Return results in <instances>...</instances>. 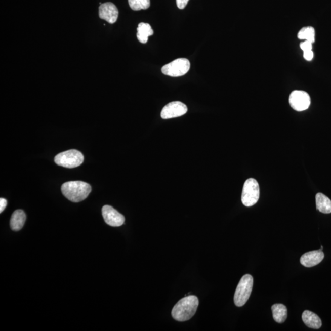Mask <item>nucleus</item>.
Wrapping results in <instances>:
<instances>
[{
    "label": "nucleus",
    "instance_id": "nucleus-1",
    "mask_svg": "<svg viewBox=\"0 0 331 331\" xmlns=\"http://www.w3.org/2000/svg\"><path fill=\"white\" fill-rule=\"evenodd\" d=\"M199 306V300L196 296H188L182 298L173 307L172 316L175 320H189L195 314Z\"/></svg>",
    "mask_w": 331,
    "mask_h": 331
},
{
    "label": "nucleus",
    "instance_id": "nucleus-2",
    "mask_svg": "<svg viewBox=\"0 0 331 331\" xmlns=\"http://www.w3.org/2000/svg\"><path fill=\"white\" fill-rule=\"evenodd\" d=\"M64 196L69 201L79 202L85 200L91 193V186L82 181H70L63 184L61 188Z\"/></svg>",
    "mask_w": 331,
    "mask_h": 331
},
{
    "label": "nucleus",
    "instance_id": "nucleus-3",
    "mask_svg": "<svg viewBox=\"0 0 331 331\" xmlns=\"http://www.w3.org/2000/svg\"><path fill=\"white\" fill-rule=\"evenodd\" d=\"M253 285L254 278L252 276L249 274L243 275L238 284L234 294V301L236 306H244L251 296Z\"/></svg>",
    "mask_w": 331,
    "mask_h": 331
},
{
    "label": "nucleus",
    "instance_id": "nucleus-4",
    "mask_svg": "<svg viewBox=\"0 0 331 331\" xmlns=\"http://www.w3.org/2000/svg\"><path fill=\"white\" fill-rule=\"evenodd\" d=\"M82 153L77 150H69L58 154L55 157L57 164L67 168L79 167L84 161Z\"/></svg>",
    "mask_w": 331,
    "mask_h": 331
},
{
    "label": "nucleus",
    "instance_id": "nucleus-5",
    "mask_svg": "<svg viewBox=\"0 0 331 331\" xmlns=\"http://www.w3.org/2000/svg\"><path fill=\"white\" fill-rule=\"evenodd\" d=\"M260 186L255 179L250 178L243 185L242 193V204L246 207H252L257 204L260 198Z\"/></svg>",
    "mask_w": 331,
    "mask_h": 331
},
{
    "label": "nucleus",
    "instance_id": "nucleus-6",
    "mask_svg": "<svg viewBox=\"0 0 331 331\" xmlns=\"http://www.w3.org/2000/svg\"><path fill=\"white\" fill-rule=\"evenodd\" d=\"M190 69V63L187 59H178L162 66L161 71L164 75L171 77L182 76Z\"/></svg>",
    "mask_w": 331,
    "mask_h": 331
},
{
    "label": "nucleus",
    "instance_id": "nucleus-7",
    "mask_svg": "<svg viewBox=\"0 0 331 331\" xmlns=\"http://www.w3.org/2000/svg\"><path fill=\"white\" fill-rule=\"evenodd\" d=\"M289 102L293 109L296 111L301 112L309 108L311 100L307 92L295 91L290 94Z\"/></svg>",
    "mask_w": 331,
    "mask_h": 331
},
{
    "label": "nucleus",
    "instance_id": "nucleus-8",
    "mask_svg": "<svg viewBox=\"0 0 331 331\" xmlns=\"http://www.w3.org/2000/svg\"><path fill=\"white\" fill-rule=\"evenodd\" d=\"M188 111L187 106L180 101H173L162 109L161 117L163 119H170L181 117Z\"/></svg>",
    "mask_w": 331,
    "mask_h": 331
},
{
    "label": "nucleus",
    "instance_id": "nucleus-9",
    "mask_svg": "<svg viewBox=\"0 0 331 331\" xmlns=\"http://www.w3.org/2000/svg\"><path fill=\"white\" fill-rule=\"evenodd\" d=\"M102 215L104 222L113 227H118L125 222V217L117 210L110 205H104L102 209Z\"/></svg>",
    "mask_w": 331,
    "mask_h": 331
},
{
    "label": "nucleus",
    "instance_id": "nucleus-10",
    "mask_svg": "<svg viewBox=\"0 0 331 331\" xmlns=\"http://www.w3.org/2000/svg\"><path fill=\"white\" fill-rule=\"evenodd\" d=\"M99 16L109 24H114L118 17V10L112 3L107 2L101 4L99 8Z\"/></svg>",
    "mask_w": 331,
    "mask_h": 331
},
{
    "label": "nucleus",
    "instance_id": "nucleus-11",
    "mask_svg": "<svg viewBox=\"0 0 331 331\" xmlns=\"http://www.w3.org/2000/svg\"><path fill=\"white\" fill-rule=\"evenodd\" d=\"M324 254L322 249L318 251H313L306 253L302 255L300 258V263L307 268H312V267L318 265L323 260Z\"/></svg>",
    "mask_w": 331,
    "mask_h": 331
},
{
    "label": "nucleus",
    "instance_id": "nucleus-12",
    "mask_svg": "<svg viewBox=\"0 0 331 331\" xmlns=\"http://www.w3.org/2000/svg\"><path fill=\"white\" fill-rule=\"evenodd\" d=\"M302 319L305 324L312 329H318L322 326V322L319 316L309 310H306L303 312Z\"/></svg>",
    "mask_w": 331,
    "mask_h": 331
},
{
    "label": "nucleus",
    "instance_id": "nucleus-13",
    "mask_svg": "<svg viewBox=\"0 0 331 331\" xmlns=\"http://www.w3.org/2000/svg\"><path fill=\"white\" fill-rule=\"evenodd\" d=\"M26 221V215L22 210L14 212L11 216L10 225L13 231H18L23 228Z\"/></svg>",
    "mask_w": 331,
    "mask_h": 331
},
{
    "label": "nucleus",
    "instance_id": "nucleus-14",
    "mask_svg": "<svg viewBox=\"0 0 331 331\" xmlns=\"http://www.w3.org/2000/svg\"><path fill=\"white\" fill-rule=\"evenodd\" d=\"M316 209L323 214L331 213V200L323 193H319L316 195Z\"/></svg>",
    "mask_w": 331,
    "mask_h": 331
},
{
    "label": "nucleus",
    "instance_id": "nucleus-15",
    "mask_svg": "<svg viewBox=\"0 0 331 331\" xmlns=\"http://www.w3.org/2000/svg\"><path fill=\"white\" fill-rule=\"evenodd\" d=\"M137 31L138 39L142 44L147 43L149 37L152 36L154 33L150 25L143 22L138 25Z\"/></svg>",
    "mask_w": 331,
    "mask_h": 331
},
{
    "label": "nucleus",
    "instance_id": "nucleus-16",
    "mask_svg": "<svg viewBox=\"0 0 331 331\" xmlns=\"http://www.w3.org/2000/svg\"><path fill=\"white\" fill-rule=\"evenodd\" d=\"M273 318L278 323H283L288 316V310L283 304H277L272 306Z\"/></svg>",
    "mask_w": 331,
    "mask_h": 331
},
{
    "label": "nucleus",
    "instance_id": "nucleus-17",
    "mask_svg": "<svg viewBox=\"0 0 331 331\" xmlns=\"http://www.w3.org/2000/svg\"><path fill=\"white\" fill-rule=\"evenodd\" d=\"M298 37L299 39L309 40L313 43L315 40V29L312 27H304L298 32Z\"/></svg>",
    "mask_w": 331,
    "mask_h": 331
},
{
    "label": "nucleus",
    "instance_id": "nucleus-18",
    "mask_svg": "<svg viewBox=\"0 0 331 331\" xmlns=\"http://www.w3.org/2000/svg\"><path fill=\"white\" fill-rule=\"evenodd\" d=\"M131 8L134 11L147 10L150 6V0H129Z\"/></svg>",
    "mask_w": 331,
    "mask_h": 331
},
{
    "label": "nucleus",
    "instance_id": "nucleus-19",
    "mask_svg": "<svg viewBox=\"0 0 331 331\" xmlns=\"http://www.w3.org/2000/svg\"><path fill=\"white\" fill-rule=\"evenodd\" d=\"M313 43L309 40H304V42L300 44V48L303 52L312 50Z\"/></svg>",
    "mask_w": 331,
    "mask_h": 331
},
{
    "label": "nucleus",
    "instance_id": "nucleus-20",
    "mask_svg": "<svg viewBox=\"0 0 331 331\" xmlns=\"http://www.w3.org/2000/svg\"><path fill=\"white\" fill-rule=\"evenodd\" d=\"M303 57L304 59L307 61H311L314 57V54L312 50L304 52Z\"/></svg>",
    "mask_w": 331,
    "mask_h": 331
},
{
    "label": "nucleus",
    "instance_id": "nucleus-21",
    "mask_svg": "<svg viewBox=\"0 0 331 331\" xmlns=\"http://www.w3.org/2000/svg\"><path fill=\"white\" fill-rule=\"evenodd\" d=\"M189 0H176V4L180 10H183L187 5Z\"/></svg>",
    "mask_w": 331,
    "mask_h": 331
},
{
    "label": "nucleus",
    "instance_id": "nucleus-22",
    "mask_svg": "<svg viewBox=\"0 0 331 331\" xmlns=\"http://www.w3.org/2000/svg\"><path fill=\"white\" fill-rule=\"evenodd\" d=\"M7 204L8 202L7 199L4 198L0 199V213H3V211H4L6 207H7Z\"/></svg>",
    "mask_w": 331,
    "mask_h": 331
}]
</instances>
